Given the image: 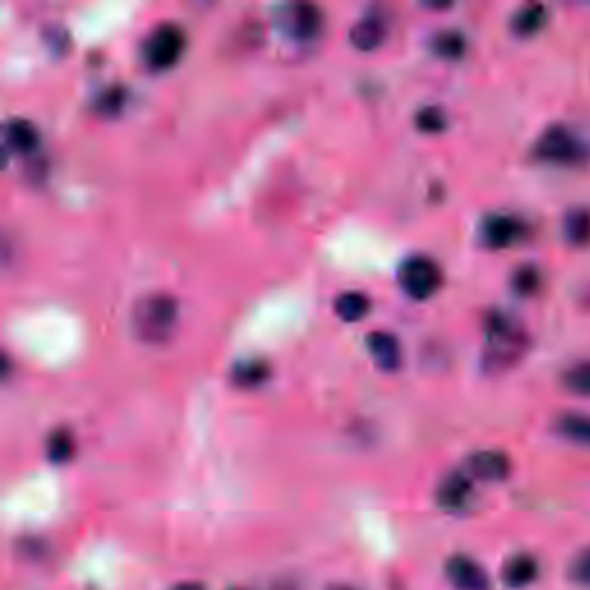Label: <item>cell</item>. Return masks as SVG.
I'll use <instances>...</instances> for the list:
<instances>
[{"mask_svg":"<svg viewBox=\"0 0 590 590\" xmlns=\"http://www.w3.org/2000/svg\"><path fill=\"white\" fill-rule=\"evenodd\" d=\"M484 332H487V348H484L482 365L487 372H505L517 365L528 348L524 328L505 311H491L484 319Z\"/></svg>","mask_w":590,"mask_h":590,"instance_id":"cell-1","label":"cell"},{"mask_svg":"<svg viewBox=\"0 0 590 590\" xmlns=\"http://www.w3.org/2000/svg\"><path fill=\"white\" fill-rule=\"evenodd\" d=\"M178 321V300L171 293H148L132 307V330L146 344H162Z\"/></svg>","mask_w":590,"mask_h":590,"instance_id":"cell-2","label":"cell"},{"mask_svg":"<svg viewBox=\"0 0 590 590\" xmlns=\"http://www.w3.org/2000/svg\"><path fill=\"white\" fill-rule=\"evenodd\" d=\"M185 52V33L176 21H162L143 37L141 56L150 70L162 71L174 67Z\"/></svg>","mask_w":590,"mask_h":590,"instance_id":"cell-3","label":"cell"},{"mask_svg":"<svg viewBox=\"0 0 590 590\" xmlns=\"http://www.w3.org/2000/svg\"><path fill=\"white\" fill-rule=\"evenodd\" d=\"M397 281L408 298L427 300L442 286V270L432 256L413 254L399 265Z\"/></svg>","mask_w":590,"mask_h":590,"instance_id":"cell-4","label":"cell"},{"mask_svg":"<svg viewBox=\"0 0 590 590\" xmlns=\"http://www.w3.org/2000/svg\"><path fill=\"white\" fill-rule=\"evenodd\" d=\"M533 155L539 162L576 164L584 157V146H581V138L567 125L556 122V125L542 129L533 146Z\"/></svg>","mask_w":590,"mask_h":590,"instance_id":"cell-5","label":"cell"},{"mask_svg":"<svg viewBox=\"0 0 590 590\" xmlns=\"http://www.w3.org/2000/svg\"><path fill=\"white\" fill-rule=\"evenodd\" d=\"M277 26L293 40H311L321 31L323 14L311 3H295V5L281 7L277 14Z\"/></svg>","mask_w":590,"mask_h":590,"instance_id":"cell-6","label":"cell"},{"mask_svg":"<svg viewBox=\"0 0 590 590\" xmlns=\"http://www.w3.org/2000/svg\"><path fill=\"white\" fill-rule=\"evenodd\" d=\"M524 235V222L508 213H491L480 224V240L489 250H505L509 244L519 243Z\"/></svg>","mask_w":590,"mask_h":590,"instance_id":"cell-7","label":"cell"},{"mask_svg":"<svg viewBox=\"0 0 590 590\" xmlns=\"http://www.w3.org/2000/svg\"><path fill=\"white\" fill-rule=\"evenodd\" d=\"M445 576L457 590H491V579H489L487 570L466 554L450 556L445 563Z\"/></svg>","mask_w":590,"mask_h":590,"instance_id":"cell-8","label":"cell"},{"mask_svg":"<svg viewBox=\"0 0 590 590\" xmlns=\"http://www.w3.org/2000/svg\"><path fill=\"white\" fill-rule=\"evenodd\" d=\"M466 473L482 482H503L512 473V462L500 450H480L466 462Z\"/></svg>","mask_w":590,"mask_h":590,"instance_id":"cell-9","label":"cell"},{"mask_svg":"<svg viewBox=\"0 0 590 590\" xmlns=\"http://www.w3.org/2000/svg\"><path fill=\"white\" fill-rule=\"evenodd\" d=\"M473 496V478L466 471H452L436 489V503L445 512H462Z\"/></svg>","mask_w":590,"mask_h":590,"instance_id":"cell-10","label":"cell"},{"mask_svg":"<svg viewBox=\"0 0 590 590\" xmlns=\"http://www.w3.org/2000/svg\"><path fill=\"white\" fill-rule=\"evenodd\" d=\"M366 351L383 372H397L402 365V344L392 332L374 330L366 335Z\"/></svg>","mask_w":590,"mask_h":590,"instance_id":"cell-11","label":"cell"},{"mask_svg":"<svg viewBox=\"0 0 590 590\" xmlns=\"http://www.w3.org/2000/svg\"><path fill=\"white\" fill-rule=\"evenodd\" d=\"M3 143L7 153L31 155L40 146V132L26 118H10L3 125Z\"/></svg>","mask_w":590,"mask_h":590,"instance_id":"cell-12","label":"cell"},{"mask_svg":"<svg viewBox=\"0 0 590 590\" xmlns=\"http://www.w3.org/2000/svg\"><path fill=\"white\" fill-rule=\"evenodd\" d=\"M385 33L387 26L383 16L376 14V12H366L351 26L348 40H351V44L356 46L357 52H374V49H378L385 42Z\"/></svg>","mask_w":590,"mask_h":590,"instance_id":"cell-13","label":"cell"},{"mask_svg":"<svg viewBox=\"0 0 590 590\" xmlns=\"http://www.w3.org/2000/svg\"><path fill=\"white\" fill-rule=\"evenodd\" d=\"M539 576V563L533 554H514L505 560L503 572H500V579L508 588L521 590L528 588L538 581Z\"/></svg>","mask_w":590,"mask_h":590,"instance_id":"cell-14","label":"cell"},{"mask_svg":"<svg viewBox=\"0 0 590 590\" xmlns=\"http://www.w3.org/2000/svg\"><path fill=\"white\" fill-rule=\"evenodd\" d=\"M563 231L565 243L572 247H585L590 244V208L585 205H575L563 214Z\"/></svg>","mask_w":590,"mask_h":590,"instance_id":"cell-15","label":"cell"},{"mask_svg":"<svg viewBox=\"0 0 590 590\" xmlns=\"http://www.w3.org/2000/svg\"><path fill=\"white\" fill-rule=\"evenodd\" d=\"M547 16H549L547 5H542V3H526V5H521L512 14L509 28H512L514 35L530 37L538 31H542V26L547 24Z\"/></svg>","mask_w":590,"mask_h":590,"instance_id":"cell-16","label":"cell"},{"mask_svg":"<svg viewBox=\"0 0 590 590\" xmlns=\"http://www.w3.org/2000/svg\"><path fill=\"white\" fill-rule=\"evenodd\" d=\"M369 309H372V300H369L366 293H362V290H344V293L337 295L335 311L341 321H362V319L369 314Z\"/></svg>","mask_w":590,"mask_h":590,"instance_id":"cell-17","label":"cell"},{"mask_svg":"<svg viewBox=\"0 0 590 590\" xmlns=\"http://www.w3.org/2000/svg\"><path fill=\"white\" fill-rule=\"evenodd\" d=\"M429 49L438 58L457 61V58H462L466 53V37H463V33L454 31V28H445V31L433 33L432 40H429Z\"/></svg>","mask_w":590,"mask_h":590,"instance_id":"cell-18","label":"cell"},{"mask_svg":"<svg viewBox=\"0 0 590 590\" xmlns=\"http://www.w3.org/2000/svg\"><path fill=\"white\" fill-rule=\"evenodd\" d=\"M270 376L268 362L261 357H250V360L235 362L231 369V381L238 387H259L265 378Z\"/></svg>","mask_w":590,"mask_h":590,"instance_id":"cell-19","label":"cell"},{"mask_svg":"<svg viewBox=\"0 0 590 590\" xmlns=\"http://www.w3.org/2000/svg\"><path fill=\"white\" fill-rule=\"evenodd\" d=\"M554 427L567 441L590 445V415H585V413H563L556 417Z\"/></svg>","mask_w":590,"mask_h":590,"instance_id":"cell-20","label":"cell"},{"mask_svg":"<svg viewBox=\"0 0 590 590\" xmlns=\"http://www.w3.org/2000/svg\"><path fill=\"white\" fill-rule=\"evenodd\" d=\"M509 286H512L514 293L521 295V298H530V295L538 293L539 286H542V272H539V268L535 263L519 265V268L512 272Z\"/></svg>","mask_w":590,"mask_h":590,"instance_id":"cell-21","label":"cell"},{"mask_svg":"<svg viewBox=\"0 0 590 590\" xmlns=\"http://www.w3.org/2000/svg\"><path fill=\"white\" fill-rule=\"evenodd\" d=\"M563 387L576 397H590V360H579L563 372Z\"/></svg>","mask_w":590,"mask_h":590,"instance_id":"cell-22","label":"cell"},{"mask_svg":"<svg viewBox=\"0 0 590 590\" xmlns=\"http://www.w3.org/2000/svg\"><path fill=\"white\" fill-rule=\"evenodd\" d=\"M74 454V441L67 429H56L46 438V457L52 463H65Z\"/></svg>","mask_w":590,"mask_h":590,"instance_id":"cell-23","label":"cell"},{"mask_svg":"<svg viewBox=\"0 0 590 590\" xmlns=\"http://www.w3.org/2000/svg\"><path fill=\"white\" fill-rule=\"evenodd\" d=\"M125 97H128L125 95V88L120 86L104 88V90L95 97L97 113H107V116L118 113L122 107H125Z\"/></svg>","mask_w":590,"mask_h":590,"instance_id":"cell-24","label":"cell"},{"mask_svg":"<svg viewBox=\"0 0 590 590\" xmlns=\"http://www.w3.org/2000/svg\"><path fill=\"white\" fill-rule=\"evenodd\" d=\"M445 111L438 107H423L415 113L417 129H423L427 134H438L445 129Z\"/></svg>","mask_w":590,"mask_h":590,"instance_id":"cell-25","label":"cell"},{"mask_svg":"<svg viewBox=\"0 0 590 590\" xmlns=\"http://www.w3.org/2000/svg\"><path fill=\"white\" fill-rule=\"evenodd\" d=\"M570 579L579 585H590V549L581 551L570 565Z\"/></svg>","mask_w":590,"mask_h":590,"instance_id":"cell-26","label":"cell"},{"mask_svg":"<svg viewBox=\"0 0 590 590\" xmlns=\"http://www.w3.org/2000/svg\"><path fill=\"white\" fill-rule=\"evenodd\" d=\"M171 590H205V588L199 584V581H183V584L174 585Z\"/></svg>","mask_w":590,"mask_h":590,"instance_id":"cell-27","label":"cell"},{"mask_svg":"<svg viewBox=\"0 0 590 590\" xmlns=\"http://www.w3.org/2000/svg\"><path fill=\"white\" fill-rule=\"evenodd\" d=\"M330 590H356V588H351V585H332Z\"/></svg>","mask_w":590,"mask_h":590,"instance_id":"cell-28","label":"cell"},{"mask_svg":"<svg viewBox=\"0 0 590 590\" xmlns=\"http://www.w3.org/2000/svg\"><path fill=\"white\" fill-rule=\"evenodd\" d=\"M233 590H244V588H233Z\"/></svg>","mask_w":590,"mask_h":590,"instance_id":"cell-29","label":"cell"}]
</instances>
